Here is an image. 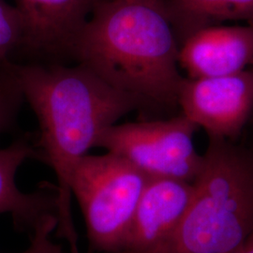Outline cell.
<instances>
[{
	"label": "cell",
	"instance_id": "obj_1",
	"mask_svg": "<svg viewBox=\"0 0 253 253\" xmlns=\"http://www.w3.org/2000/svg\"><path fill=\"white\" fill-rule=\"evenodd\" d=\"M9 68L38 118V156L56 176V235L70 245L72 253H78L70 187L74 167L96 147L106 128L145 104L81 64L67 67L9 62Z\"/></svg>",
	"mask_w": 253,
	"mask_h": 253
},
{
	"label": "cell",
	"instance_id": "obj_2",
	"mask_svg": "<svg viewBox=\"0 0 253 253\" xmlns=\"http://www.w3.org/2000/svg\"><path fill=\"white\" fill-rule=\"evenodd\" d=\"M71 55L115 88L140 98L145 107H178L185 80L179 44L154 2L103 1L82 28Z\"/></svg>",
	"mask_w": 253,
	"mask_h": 253
},
{
	"label": "cell",
	"instance_id": "obj_3",
	"mask_svg": "<svg viewBox=\"0 0 253 253\" xmlns=\"http://www.w3.org/2000/svg\"><path fill=\"white\" fill-rule=\"evenodd\" d=\"M208 137L189 208L163 253H234L253 233V149Z\"/></svg>",
	"mask_w": 253,
	"mask_h": 253
},
{
	"label": "cell",
	"instance_id": "obj_4",
	"mask_svg": "<svg viewBox=\"0 0 253 253\" xmlns=\"http://www.w3.org/2000/svg\"><path fill=\"white\" fill-rule=\"evenodd\" d=\"M149 178L125 159L111 152L87 154L76 164L70 187L81 208L93 250L121 253Z\"/></svg>",
	"mask_w": 253,
	"mask_h": 253
},
{
	"label": "cell",
	"instance_id": "obj_5",
	"mask_svg": "<svg viewBox=\"0 0 253 253\" xmlns=\"http://www.w3.org/2000/svg\"><path fill=\"white\" fill-rule=\"evenodd\" d=\"M198 128L181 113L164 120L115 124L100 134L96 147L120 156L150 178L193 183L204 162L194 145Z\"/></svg>",
	"mask_w": 253,
	"mask_h": 253
},
{
	"label": "cell",
	"instance_id": "obj_6",
	"mask_svg": "<svg viewBox=\"0 0 253 253\" xmlns=\"http://www.w3.org/2000/svg\"><path fill=\"white\" fill-rule=\"evenodd\" d=\"M178 107L208 136L236 141L253 118V66L225 76L185 78Z\"/></svg>",
	"mask_w": 253,
	"mask_h": 253
},
{
	"label": "cell",
	"instance_id": "obj_7",
	"mask_svg": "<svg viewBox=\"0 0 253 253\" xmlns=\"http://www.w3.org/2000/svg\"><path fill=\"white\" fill-rule=\"evenodd\" d=\"M192 194L193 183L149 178L120 253H163L180 225Z\"/></svg>",
	"mask_w": 253,
	"mask_h": 253
},
{
	"label": "cell",
	"instance_id": "obj_8",
	"mask_svg": "<svg viewBox=\"0 0 253 253\" xmlns=\"http://www.w3.org/2000/svg\"><path fill=\"white\" fill-rule=\"evenodd\" d=\"M24 21L22 49L39 54H72L82 28L105 0H15Z\"/></svg>",
	"mask_w": 253,
	"mask_h": 253
},
{
	"label": "cell",
	"instance_id": "obj_9",
	"mask_svg": "<svg viewBox=\"0 0 253 253\" xmlns=\"http://www.w3.org/2000/svg\"><path fill=\"white\" fill-rule=\"evenodd\" d=\"M179 65L189 78L225 76L253 66V25L208 27L179 47Z\"/></svg>",
	"mask_w": 253,
	"mask_h": 253
},
{
	"label": "cell",
	"instance_id": "obj_10",
	"mask_svg": "<svg viewBox=\"0 0 253 253\" xmlns=\"http://www.w3.org/2000/svg\"><path fill=\"white\" fill-rule=\"evenodd\" d=\"M37 156L35 145L27 137L0 149V214H10L15 226L31 234L46 220L56 217L55 192L27 193L19 190L15 182L21 165Z\"/></svg>",
	"mask_w": 253,
	"mask_h": 253
},
{
	"label": "cell",
	"instance_id": "obj_11",
	"mask_svg": "<svg viewBox=\"0 0 253 253\" xmlns=\"http://www.w3.org/2000/svg\"><path fill=\"white\" fill-rule=\"evenodd\" d=\"M181 44L205 28L225 22L253 25V0H156Z\"/></svg>",
	"mask_w": 253,
	"mask_h": 253
},
{
	"label": "cell",
	"instance_id": "obj_12",
	"mask_svg": "<svg viewBox=\"0 0 253 253\" xmlns=\"http://www.w3.org/2000/svg\"><path fill=\"white\" fill-rule=\"evenodd\" d=\"M24 21L16 6L0 0V65L9 62L10 55L22 49Z\"/></svg>",
	"mask_w": 253,
	"mask_h": 253
},
{
	"label": "cell",
	"instance_id": "obj_13",
	"mask_svg": "<svg viewBox=\"0 0 253 253\" xmlns=\"http://www.w3.org/2000/svg\"><path fill=\"white\" fill-rule=\"evenodd\" d=\"M23 95L9 68V61L0 65V137L15 124Z\"/></svg>",
	"mask_w": 253,
	"mask_h": 253
},
{
	"label": "cell",
	"instance_id": "obj_14",
	"mask_svg": "<svg viewBox=\"0 0 253 253\" xmlns=\"http://www.w3.org/2000/svg\"><path fill=\"white\" fill-rule=\"evenodd\" d=\"M57 226L55 217L46 220L31 234V242L26 251L18 253H63L61 248L51 238L52 233Z\"/></svg>",
	"mask_w": 253,
	"mask_h": 253
},
{
	"label": "cell",
	"instance_id": "obj_15",
	"mask_svg": "<svg viewBox=\"0 0 253 253\" xmlns=\"http://www.w3.org/2000/svg\"><path fill=\"white\" fill-rule=\"evenodd\" d=\"M234 253H253V233Z\"/></svg>",
	"mask_w": 253,
	"mask_h": 253
},
{
	"label": "cell",
	"instance_id": "obj_16",
	"mask_svg": "<svg viewBox=\"0 0 253 253\" xmlns=\"http://www.w3.org/2000/svg\"><path fill=\"white\" fill-rule=\"evenodd\" d=\"M128 1H148V2L156 3V0H128Z\"/></svg>",
	"mask_w": 253,
	"mask_h": 253
}]
</instances>
